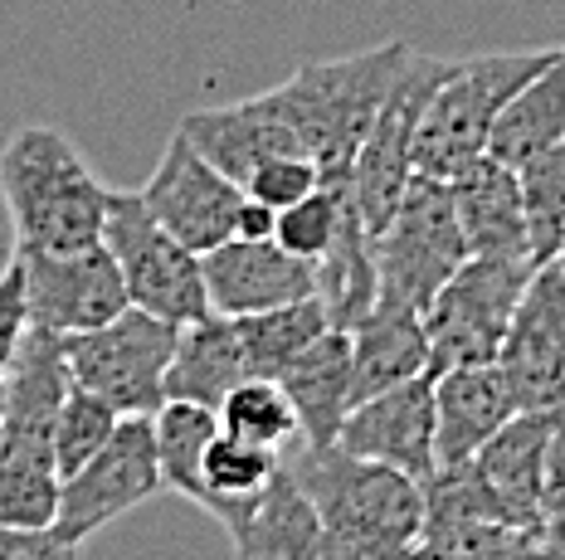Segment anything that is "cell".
Segmentation results:
<instances>
[{
	"label": "cell",
	"mask_w": 565,
	"mask_h": 560,
	"mask_svg": "<svg viewBox=\"0 0 565 560\" xmlns=\"http://www.w3.org/2000/svg\"><path fill=\"white\" fill-rule=\"evenodd\" d=\"M288 469L322 511L341 560H409L424 536V483L347 449L292 443Z\"/></svg>",
	"instance_id": "cell-1"
},
{
	"label": "cell",
	"mask_w": 565,
	"mask_h": 560,
	"mask_svg": "<svg viewBox=\"0 0 565 560\" xmlns=\"http://www.w3.org/2000/svg\"><path fill=\"white\" fill-rule=\"evenodd\" d=\"M108 185L58 127H15L0 147V201L20 249H88L103 244Z\"/></svg>",
	"instance_id": "cell-2"
},
{
	"label": "cell",
	"mask_w": 565,
	"mask_h": 560,
	"mask_svg": "<svg viewBox=\"0 0 565 560\" xmlns=\"http://www.w3.org/2000/svg\"><path fill=\"white\" fill-rule=\"evenodd\" d=\"M405 60H409V44L385 40L361 54L302 64L292 78L268 88L278 112L298 132L302 151L322 166V181H341L356 171V157L366 147V137L375 118H381Z\"/></svg>",
	"instance_id": "cell-3"
},
{
	"label": "cell",
	"mask_w": 565,
	"mask_h": 560,
	"mask_svg": "<svg viewBox=\"0 0 565 560\" xmlns=\"http://www.w3.org/2000/svg\"><path fill=\"white\" fill-rule=\"evenodd\" d=\"M561 54L556 50H512V54H478V60H454L449 78L429 98L415 137V176L454 181L478 157H488L492 127L502 108L522 93L532 78Z\"/></svg>",
	"instance_id": "cell-4"
},
{
	"label": "cell",
	"mask_w": 565,
	"mask_h": 560,
	"mask_svg": "<svg viewBox=\"0 0 565 560\" xmlns=\"http://www.w3.org/2000/svg\"><path fill=\"white\" fill-rule=\"evenodd\" d=\"M536 268H541L536 259L468 254L463 268L439 288V298L424 308V326H429V376L502 356V342H508L512 317H516V308H522L526 288H532Z\"/></svg>",
	"instance_id": "cell-5"
},
{
	"label": "cell",
	"mask_w": 565,
	"mask_h": 560,
	"mask_svg": "<svg viewBox=\"0 0 565 560\" xmlns=\"http://www.w3.org/2000/svg\"><path fill=\"white\" fill-rule=\"evenodd\" d=\"M181 342V326L147 308H127L122 317L64 336L74 385L113 405L117 414H157L167 405V370Z\"/></svg>",
	"instance_id": "cell-6"
},
{
	"label": "cell",
	"mask_w": 565,
	"mask_h": 560,
	"mask_svg": "<svg viewBox=\"0 0 565 560\" xmlns=\"http://www.w3.org/2000/svg\"><path fill=\"white\" fill-rule=\"evenodd\" d=\"M103 244H108L117 268H122L132 308H147L175 326H185V322H195L210 312L200 254L185 249V244L151 215L147 201H141V191H113L108 195Z\"/></svg>",
	"instance_id": "cell-7"
},
{
	"label": "cell",
	"mask_w": 565,
	"mask_h": 560,
	"mask_svg": "<svg viewBox=\"0 0 565 560\" xmlns=\"http://www.w3.org/2000/svg\"><path fill=\"white\" fill-rule=\"evenodd\" d=\"M375 254H381V288L424 312L439 288L463 268L468 239L463 219H458V201L449 181L415 176L405 201L391 215V225L375 235Z\"/></svg>",
	"instance_id": "cell-8"
},
{
	"label": "cell",
	"mask_w": 565,
	"mask_h": 560,
	"mask_svg": "<svg viewBox=\"0 0 565 560\" xmlns=\"http://www.w3.org/2000/svg\"><path fill=\"white\" fill-rule=\"evenodd\" d=\"M161 487L167 483H161V459H157V424H151V414H122L108 449L93 453L84 469L64 477L54 531L64 541L84 546L93 531L113 527L117 517H127L132 507L157 497Z\"/></svg>",
	"instance_id": "cell-9"
},
{
	"label": "cell",
	"mask_w": 565,
	"mask_h": 560,
	"mask_svg": "<svg viewBox=\"0 0 565 560\" xmlns=\"http://www.w3.org/2000/svg\"><path fill=\"white\" fill-rule=\"evenodd\" d=\"M449 68H454V60H434V54L409 50L391 98H385L381 118H375L366 147H361V157H356L351 191H356V205L375 235L391 225V215L399 209V201H405L409 181H415V137H419L424 108H429V98L439 93L444 78H449Z\"/></svg>",
	"instance_id": "cell-10"
},
{
	"label": "cell",
	"mask_w": 565,
	"mask_h": 560,
	"mask_svg": "<svg viewBox=\"0 0 565 560\" xmlns=\"http://www.w3.org/2000/svg\"><path fill=\"white\" fill-rule=\"evenodd\" d=\"M15 254L25 263L30 322L44 332L78 336L132 308L127 278L108 244H88V249H20L15 244Z\"/></svg>",
	"instance_id": "cell-11"
},
{
	"label": "cell",
	"mask_w": 565,
	"mask_h": 560,
	"mask_svg": "<svg viewBox=\"0 0 565 560\" xmlns=\"http://www.w3.org/2000/svg\"><path fill=\"white\" fill-rule=\"evenodd\" d=\"M147 209L171 229L185 249L210 254L220 244H230L239 235V215H244V185L230 181L215 161H205L191 147V137L175 127L167 151H161L157 171L141 185Z\"/></svg>",
	"instance_id": "cell-12"
},
{
	"label": "cell",
	"mask_w": 565,
	"mask_h": 560,
	"mask_svg": "<svg viewBox=\"0 0 565 560\" xmlns=\"http://www.w3.org/2000/svg\"><path fill=\"white\" fill-rule=\"evenodd\" d=\"M337 449L356 459L399 469L419 483L439 473V405H434V376H415L405 385L371 395L351 405L347 424L337 434Z\"/></svg>",
	"instance_id": "cell-13"
},
{
	"label": "cell",
	"mask_w": 565,
	"mask_h": 560,
	"mask_svg": "<svg viewBox=\"0 0 565 560\" xmlns=\"http://www.w3.org/2000/svg\"><path fill=\"white\" fill-rule=\"evenodd\" d=\"M498 360L522 410H565V273L556 263L536 268Z\"/></svg>",
	"instance_id": "cell-14"
},
{
	"label": "cell",
	"mask_w": 565,
	"mask_h": 560,
	"mask_svg": "<svg viewBox=\"0 0 565 560\" xmlns=\"http://www.w3.org/2000/svg\"><path fill=\"white\" fill-rule=\"evenodd\" d=\"M200 268H205L210 312H225V317H249V312H268L282 302L317 298V263L288 254L278 239L239 235L200 254Z\"/></svg>",
	"instance_id": "cell-15"
},
{
	"label": "cell",
	"mask_w": 565,
	"mask_h": 560,
	"mask_svg": "<svg viewBox=\"0 0 565 560\" xmlns=\"http://www.w3.org/2000/svg\"><path fill=\"white\" fill-rule=\"evenodd\" d=\"M181 132L191 137V147L205 161H215L230 181H249L254 166H264L268 157H308L298 142V132L278 112L274 93H258L244 103H225V108H200L181 118Z\"/></svg>",
	"instance_id": "cell-16"
},
{
	"label": "cell",
	"mask_w": 565,
	"mask_h": 560,
	"mask_svg": "<svg viewBox=\"0 0 565 560\" xmlns=\"http://www.w3.org/2000/svg\"><path fill=\"white\" fill-rule=\"evenodd\" d=\"M434 405H439V469H458L498 434L508 419L522 414L502 360L454 366L434 376Z\"/></svg>",
	"instance_id": "cell-17"
},
{
	"label": "cell",
	"mask_w": 565,
	"mask_h": 560,
	"mask_svg": "<svg viewBox=\"0 0 565 560\" xmlns=\"http://www.w3.org/2000/svg\"><path fill=\"white\" fill-rule=\"evenodd\" d=\"M351 332V376H356V405L371 395L429 376V326L415 302L381 288L371 312Z\"/></svg>",
	"instance_id": "cell-18"
},
{
	"label": "cell",
	"mask_w": 565,
	"mask_h": 560,
	"mask_svg": "<svg viewBox=\"0 0 565 560\" xmlns=\"http://www.w3.org/2000/svg\"><path fill=\"white\" fill-rule=\"evenodd\" d=\"M458 219H463L468 254H492V259H536L532 229H526V205H522V181L516 166L498 157H478L468 171L449 181ZM541 263V259H536Z\"/></svg>",
	"instance_id": "cell-19"
},
{
	"label": "cell",
	"mask_w": 565,
	"mask_h": 560,
	"mask_svg": "<svg viewBox=\"0 0 565 560\" xmlns=\"http://www.w3.org/2000/svg\"><path fill=\"white\" fill-rule=\"evenodd\" d=\"M282 390H288L292 410H298L302 439L308 449H332L341 424H347L351 405H356V376H351V332H332L312 342L308 352L282 370Z\"/></svg>",
	"instance_id": "cell-20"
},
{
	"label": "cell",
	"mask_w": 565,
	"mask_h": 560,
	"mask_svg": "<svg viewBox=\"0 0 565 560\" xmlns=\"http://www.w3.org/2000/svg\"><path fill=\"white\" fill-rule=\"evenodd\" d=\"M249 352H244L239 322L225 312H205V317L181 326L171 370H167V400H191L220 414L225 395L239 380H249Z\"/></svg>",
	"instance_id": "cell-21"
},
{
	"label": "cell",
	"mask_w": 565,
	"mask_h": 560,
	"mask_svg": "<svg viewBox=\"0 0 565 560\" xmlns=\"http://www.w3.org/2000/svg\"><path fill=\"white\" fill-rule=\"evenodd\" d=\"M234 560H341L322 511L302 493L288 459H282V473L274 477L264 502H258L254 521L234 536Z\"/></svg>",
	"instance_id": "cell-22"
},
{
	"label": "cell",
	"mask_w": 565,
	"mask_h": 560,
	"mask_svg": "<svg viewBox=\"0 0 565 560\" xmlns=\"http://www.w3.org/2000/svg\"><path fill=\"white\" fill-rule=\"evenodd\" d=\"M317 298L332 312V326H356L371 312V302L381 298V254H375V229L366 225L361 205L351 201L341 235L332 249L317 259Z\"/></svg>",
	"instance_id": "cell-23"
},
{
	"label": "cell",
	"mask_w": 565,
	"mask_h": 560,
	"mask_svg": "<svg viewBox=\"0 0 565 560\" xmlns=\"http://www.w3.org/2000/svg\"><path fill=\"white\" fill-rule=\"evenodd\" d=\"M556 142H565V44L556 60L502 108L498 127H492L488 157L508 161V166H526V161Z\"/></svg>",
	"instance_id": "cell-24"
},
{
	"label": "cell",
	"mask_w": 565,
	"mask_h": 560,
	"mask_svg": "<svg viewBox=\"0 0 565 560\" xmlns=\"http://www.w3.org/2000/svg\"><path fill=\"white\" fill-rule=\"evenodd\" d=\"M157 459H161V483L167 493L195 502L210 517V487H205V449L220 434V414L191 400H167L157 414Z\"/></svg>",
	"instance_id": "cell-25"
},
{
	"label": "cell",
	"mask_w": 565,
	"mask_h": 560,
	"mask_svg": "<svg viewBox=\"0 0 565 560\" xmlns=\"http://www.w3.org/2000/svg\"><path fill=\"white\" fill-rule=\"evenodd\" d=\"M244 336V352H249L254 376H282L312 342H322L332 332V312L322 298H302V302H282L268 312H249V317H234Z\"/></svg>",
	"instance_id": "cell-26"
},
{
	"label": "cell",
	"mask_w": 565,
	"mask_h": 560,
	"mask_svg": "<svg viewBox=\"0 0 565 560\" xmlns=\"http://www.w3.org/2000/svg\"><path fill=\"white\" fill-rule=\"evenodd\" d=\"M409 560H551V551L541 541V531L424 511V536Z\"/></svg>",
	"instance_id": "cell-27"
},
{
	"label": "cell",
	"mask_w": 565,
	"mask_h": 560,
	"mask_svg": "<svg viewBox=\"0 0 565 560\" xmlns=\"http://www.w3.org/2000/svg\"><path fill=\"white\" fill-rule=\"evenodd\" d=\"M220 424H225L230 434L264 443V449H278V453H288L292 443L302 439L298 410H292L282 380H274V376H249L234 385L225 395V405H220Z\"/></svg>",
	"instance_id": "cell-28"
},
{
	"label": "cell",
	"mask_w": 565,
	"mask_h": 560,
	"mask_svg": "<svg viewBox=\"0 0 565 560\" xmlns=\"http://www.w3.org/2000/svg\"><path fill=\"white\" fill-rule=\"evenodd\" d=\"M351 201H356V191H351V176L322 181L312 195H302L298 205L278 209V229H274V239H278L288 254H298V259L317 263V259H322V254L337 244L341 219H347Z\"/></svg>",
	"instance_id": "cell-29"
},
{
	"label": "cell",
	"mask_w": 565,
	"mask_h": 560,
	"mask_svg": "<svg viewBox=\"0 0 565 560\" xmlns=\"http://www.w3.org/2000/svg\"><path fill=\"white\" fill-rule=\"evenodd\" d=\"M516 181H522L532 249L541 263H551L565 239V142L546 147L541 157L526 161V166H516Z\"/></svg>",
	"instance_id": "cell-30"
},
{
	"label": "cell",
	"mask_w": 565,
	"mask_h": 560,
	"mask_svg": "<svg viewBox=\"0 0 565 560\" xmlns=\"http://www.w3.org/2000/svg\"><path fill=\"white\" fill-rule=\"evenodd\" d=\"M117 424H122V414L113 410V405H103L98 395L88 390H68L64 410L54 419V463H58V477L78 473L93 453L108 449V439L117 434Z\"/></svg>",
	"instance_id": "cell-31"
},
{
	"label": "cell",
	"mask_w": 565,
	"mask_h": 560,
	"mask_svg": "<svg viewBox=\"0 0 565 560\" xmlns=\"http://www.w3.org/2000/svg\"><path fill=\"white\" fill-rule=\"evenodd\" d=\"M58 487V469L0 459V527H54Z\"/></svg>",
	"instance_id": "cell-32"
},
{
	"label": "cell",
	"mask_w": 565,
	"mask_h": 560,
	"mask_svg": "<svg viewBox=\"0 0 565 560\" xmlns=\"http://www.w3.org/2000/svg\"><path fill=\"white\" fill-rule=\"evenodd\" d=\"M322 185V166L312 157H268L264 166H254V176L244 181V195L268 209H288L302 195H312Z\"/></svg>",
	"instance_id": "cell-33"
},
{
	"label": "cell",
	"mask_w": 565,
	"mask_h": 560,
	"mask_svg": "<svg viewBox=\"0 0 565 560\" xmlns=\"http://www.w3.org/2000/svg\"><path fill=\"white\" fill-rule=\"evenodd\" d=\"M30 293H25V263H20V254L0 268V380H6L10 360L20 356V346H25L30 336Z\"/></svg>",
	"instance_id": "cell-34"
},
{
	"label": "cell",
	"mask_w": 565,
	"mask_h": 560,
	"mask_svg": "<svg viewBox=\"0 0 565 560\" xmlns=\"http://www.w3.org/2000/svg\"><path fill=\"white\" fill-rule=\"evenodd\" d=\"M541 541H546L551 560H565V414L551 439L546 487H541Z\"/></svg>",
	"instance_id": "cell-35"
},
{
	"label": "cell",
	"mask_w": 565,
	"mask_h": 560,
	"mask_svg": "<svg viewBox=\"0 0 565 560\" xmlns=\"http://www.w3.org/2000/svg\"><path fill=\"white\" fill-rule=\"evenodd\" d=\"M0 560H78V546L54 527H0Z\"/></svg>",
	"instance_id": "cell-36"
},
{
	"label": "cell",
	"mask_w": 565,
	"mask_h": 560,
	"mask_svg": "<svg viewBox=\"0 0 565 560\" xmlns=\"http://www.w3.org/2000/svg\"><path fill=\"white\" fill-rule=\"evenodd\" d=\"M274 229H278V209H268L258 201H244V215H239V235L244 239H274Z\"/></svg>",
	"instance_id": "cell-37"
},
{
	"label": "cell",
	"mask_w": 565,
	"mask_h": 560,
	"mask_svg": "<svg viewBox=\"0 0 565 560\" xmlns=\"http://www.w3.org/2000/svg\"><path fill=\"white\" fill-rule=\"evenodd\" d=\"M0 429H6V380H0Z\"/></svg>",
	"instance_id": "cell-38"
},
{
	"label": "cell",
	"mask_w": 565,
	"mask_h": 560,
	"mask_svg": "<svg viewBox=\"0 0 565 560\" xmlns=\"http://www.w3.org/2000/svg\"><path fill=\"white\" fill-rule=\"evenodd\" d=\"M551 263H556L561 273H565V239H561V249H556V259H551Z\"/></svg>",
	"instance_id": "cell-39"
}]
</instances>
